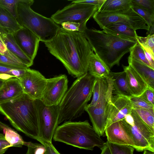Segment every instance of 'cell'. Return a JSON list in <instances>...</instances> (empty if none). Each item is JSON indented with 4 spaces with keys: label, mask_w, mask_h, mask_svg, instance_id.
<instances>
[{
    "label": "cell",
    "mask_w": 154,
    "mask_h": 154,
    "mask_svg": "<svg viewBox=\"0 0 154 154\" xmlns=\"http://www.w3.org/2000/svg\"><path fill=\"white\" fill-rule=\"evenodd\" d=\"M44 43L50 54L62 63L68 73L74 78L88 72L92 50L83 33L60 27L52 40Z\"/></svg>",
    "instance_id": "6da1fadb"
},
{
    "label": "cell",
    "mask_w": 154,
    "mask_h": 154,
    "mask_svg": "<svg viewBox=\"0 0 154 154\" xmlns=\"http://www.w3.org/2000/svg\"><path fill=\"white\" fill-rule=\"evenodd\" d=\"M83 33L92 50L110 69L119 65L122 57L137 43L136 39L115 35L103 30L87 28Z\"/></svg>",
    "instance_id": "7a4b0ae2"
},
{
    "label": "cell",
    "mask_w": 154,
    "mask_h": 154,
    "mask_svg": "<svg viewBox=\"0 0 154 154\" xmlns=\"http://www.w3.org/2000/svg\"><path fill=\"white\" fill-rule=\"evenodd\" d=\"M0 112L18 131L35 140L39 138L38 112L35 100L23 93L0 103Z\"/></svg>",
    "instance_id": "3957f363"
},
{
    "label": "cell",
    "mask_w": 154,
    "mask_h": 154,
    "mask_svg": "<svg viewBox=\"0 0 154 154\" xmlns=\"http://www.w3.org/2000/svg\"><path fill=\"white\" fill-rule=\"evenodd\" d=\"M95 79L88 72L73 82L59 105L58 125L73 120L84 113L93 94Z\"/></svg>",
    "instance_id": "277c9868"
},
{
    "label": "cell",
    "mask_w": 154,
    "mask_h": 154,
    "mask_svg": "<svg viewBox=\"0 0 154 154\" xmlns=\"http://www.w3.org/2000/svg\"><path fill=\"white\" fill-rule=\"evenodd\" d=\"M53 139L55 141L91 150L95 147L100 148L105 143L87 120L65 122L57 127Z\"/></svg>",
    "instance_id": "5b68a950"
},
{
    "label": "cell",
    "mask_w": 154,
    "mask_h": 154,
    "mask_svg": "<svg viewBox=\"0 0 154 154\" xmlns=\"http://www.w3.org/2000/svg\"><path fill=\"white\" fill-rule=\"evenodd\" d=\"M33 0H20L16 7V20L19 24L32 31L44 43L52 40L61 27L50 18L33 11L31 6Z\"/></svg>",
    "instance_id": "8992f818"
},
{
    "label": "cell",
    "mask_w": 154,
    "mask_h": 154,
    "mask_svg": "<svg viewBox=\"0 0 154 154\" xmlns=\"http://www.w3.org/2000/svg\"><path fill=\"white\" fill-rule=\"evenodd\" d=\"M106 79L107 80L109 84L108 88L106 92L94 105L87 106L85 109V111L89 116L93 128L100 137L104 136L113 95L111 80L109 76Z\"/></svg>",
    "instance_id": "52a82bcc"
},
{
    "label": "cell",
    "mask_w": 154,
    "mask_h": 154,
    "mask_svg": "<svg viewBox=\"0 0 154 154\" xmlns=\"http://www.w3.org/2000/svg\"><path fill=\"white\" fill-rule=\"evenodd\" d=\"M99 7L90 5L72 3L59 9L51 18L59 25L67 22L80 23L86 25L87 21L97 11Z\"/></svg>",
    "instance_id": "ba28073f"
},
{
    "label": "cell",
    "mask_w": 154,
    "mask_h": 154,
    "mask_svg": "<svg viewBox=\"0 0 154 154\" xmlns=\"http://www.w3.org/2000/svg\"><path fill=\"white\" fill-rule=\"evenodd\" d=\"M101 29L106 25L116 23L125 24L135 30H148L149 27L144 20L132 8L110 13H100L96 11L92 17Z\"/></svg>",
    "instance_id": "9c48e42d"
},
{
    "label": "cell",
    "mask_w": 154,
    "mask_h": 154,
    "mask_svg": "<svg viewBox=\"0 0 154 154\" xmlns=\"http://www.w3.org/2000/svg\"><path fill=\"white\" fill-rule=\"evenodd\" d=\"M131 114L133 119L128 122L122 120L132 135L136 148L139 152L144 150L154 152V131L142 120L133 109Z\"/></svg>",
    "instance_id": "30bf717a"
},
{
    "label": "cell",
    "mask_w": 154,
    "mask_h": 154,
    "mask_svg": "<svg viewBox=\"0 0 154 154\" xmlns=\"http://www.w3.org/2000/svg\"><path fill=\"white\" fill-rule=\"evenodd\" d=\"M35 102L38 115L39 138L52 143L58 125L59 105L47 106L40 100H35Z\"/></svg>",
    "instance_id": "8fae6325"
},
{
    "label": "cell",
    "mask_w": 154,
    "mask_h": 154,
    "mask_svg": "<svg viewBox=\"0 0 154 154\" xmlns=\"http://www.w3.org/2000/svg\"><path fill=\"white\" fill-rule=\"evenodd\" d=\"M68 82L65 74L47 79L41 100L47 106L58 105L68 90Z\"/></svg>",
    "instance_id": "7c38bea8"
},
{
    "label": "cell",
    "mask_w": 154,
    "mask_h": 154,
    "mask_svg": "<svg viewBox=\"0 0 154 154\" xmlns=\"http://www.w3.org/2000/svg\"><path fill=\"white\" fill-rule=\"evenodd\" d=\"M19 79L24 93L33 100H41L47 79L38 71L28 68Z\"/></svg>",
    "instance_id": "4fadbf2b"
},
{
    "label": "cell",
    "mask_w": 154,
    "mask_h": 154,
    "mask_svg": "<svg viewBox=\"0 0 154 154\" xmlns=\"http://www.w3.org/2000/svg\"><path fill=\"white\" fill-rule=\"evenodd\" d=\"M12 34L20 49L33 61L40 41L39 38L30 30L23 27Z\"/></svg>",
    "instance_id": "5bb4252c"
},
{
    "label": "cell",
    "mask_w": 154,
    "mask_h": 154,
    "mask_svg": "<svg viewBox=\"0 0 154 154\" xmlns=\"http://www.w3.org/2000/svg\"><path fill=\"white\" fill-rule=\"evenodd\" d=\"M105 134L107 141L117 144L136 147L130 131L122 121L113 122L106 128Z\"/></svg>",
    "instance_id": "9a60e30c"
},
{
    "label": "cell",
    "mask_w": 154,
    "mask_h": 154,
    "mask_svg": "<svg viewBox=\"0 0 154 154\" xmlns=\"http://www.w3.org/2000/svg\"><path fill=\"white\" fill-rule=\"evenodd\" d=\"M111 102L106 127L113 122L123 119L126 115L131 114L133 109L132 105L128 97L120 95H113Z\"/></svg>",
    "instance_id": "2e32d148"
},
{
    "label": "cell",
    "mask_w": 154,
    "mask_h": 154,
    "mask_svg": "<svg viewBox=\"0 0 154 154\" xmlns=\"http://www.w3.org/2000/svg\"><path fill=\"white\" fill-rule=\"evenodd\" d=\"M131 96H140L148 85L141 76L131 66L122 65Z\"/></svg>",
    "instance_id": "e0dca14e"
},
{
    "label": "cell",
    "mask_w": 154,
    "mask_h": 154,
    "mask_svg": "<svg viewBox=\"0 0 154 154\" xmlns=\"http://www.w3.org/2000/svg\"><path fill=\"white\" fill-rule=\"evenodd\" d=\"M0 41L8 50L21 61L29 67L32 66L33 61L28 57L20 49L12 34L0 27Z\"/></svg>",
    "instance_id": "ac0fdd59"
},
{
    "label": "cell",
    "mask_w": 154,
    "mask_h": 154,
    "mask_svg": "<svg viewBox=\"0 0 154 154\" xmlns=\"http://www.w3.org/2000/svg\"><path fill=\"white\" fill-rule=\"evenodd\" d=\"M23 93L19 79L9 78L5 80L0 89V103L16 98Z\"/></svg>",
    "instance_id": "d6986e66"
},
{
    "label": "cell",
    "mask_w": 154,
    "mask_h": 154,
    "mask_svg": "<svg viewBox=\"0 0 154 154\" xmlns=\"http://www.w3.org/2000/svg\"><path fill=\"white\" fill-rule=\"evenodd\" d=\"M110 69L96 54L91 52L88 66V72L95 79H106Z\"/></svg>",
    "instance_id": "ffe728a7"
},
{
    "label": "cell",
    "mask_w": 154,
    "mask_h": 154,
    "mask_svg": "<svg viewBox=\"0 0 154 154\" xmlns=\"http://www.w3.org/2000/svg\"><path fill=\"white\" fill-rule=\"evenodd\" d=\"M112 82V94L127 97L131 96L126 80L125 72H110L109 75Z\"/></svg>",
    "instance_id": "44dd1931"
},
{
    "label": "cell",
    "mask_w": 154,
    "mask_h": 154,
    "mask_svg": "<svg viewBox=\"0 0 154 154\" xmlns=\"http://www.w3.org/2000/svg\"><path fill=\"white\" fill-rule=\"evenodd\" d=\"M128 62L129 65L141 76L148 86L154 89V69L129 57Z\"/></svg>",
    "instance_id": "7402d4cb"
},
{
    "label": "cell",
    "mask_w": 154,
    "mask_h": 154,
    "mask_svg": "<svg viewBox=\"0 0 154 154\" xmlns=\"http://www.w3.org/2000/svg\"><path fill=\"white\" fill-rule=\"evenodd\" d=\"M102 29L111 34L129 38L136 39L137 35L136 30L127 25L121 23L108 25Z\"/></svg>",
    "instance_id": "603a6c76"
},
{
    "label": "cell",
    "mask_w": 154,
    "mask_h": 154,
    "mask_svg": "<svg viewBox=\"0 0 154 154\" xmlns=\"http://www.w3.org/2000/svg\"><path fill=\"white\" fill-rule=\"evenodd\" d=\"M131 0H105L97 11L110 13L122 11L131 7Z\"/></svg>",
    "instance_id": "cb8c5ba5"
},
{
    "label": "cell",
    "mask_w": 154,
    "mask_h": 154,
    "mask_svg": "<svg viewBox=\"0 0 154 154\" xmlns=\"http://www.w3.org/2000/svg\"><path fill=\"white\" fill-rule=\"evenodd\" d=\"M0 27L12 34L22 27L11 14L0 6Z\"/></svg>",
    "instance_id": "d4e9b609"
},
{
    "label": "cell",
    "mask_w": 154,
    "mask_h": 154,
    "mask_svg": "<svg viewBox=\"0 0 154 154\" xmlns=\"http://www.w3.org/2000/svg\"><path fill=\"white\" fill-rule=\"evenodd\" d=\"M109 87L106 79H95L93 89V97L91 103L87 106L94 105L107 91Z\"/></svg>",
    "instance_id": "484cf974"
},
{
    "label": "cell",
    "mask_w": 154,
    "mask_h": 154,
    "mask_svg": "<svg viewBox=\"0 0 154 154\" xmlns=\"http://www.w3.org/2000/svg\"><path fill=\"white\" fill-rule=\"evenodd\" d=\"M142 120L154 131V109H133Z\"/></svg>",
    "instance_id": "4316f807"
},
{
    "label": "cell",
    "mask_w": 154,
    "mask_h": 154,
    "mask_svg": "<svg viewBox=\"0 0 154 154\" xmlns=\"http://www.w3.org/2000/svg\"><path fill=\"white\" fill-rule=\"evenodd\" d=\"M5 134V137L10 144L11 147H21L25 145L26 142L24 141L22 137L11 128L7 129Z\"/></svg>",
    "instance_id": "83f0119b"
},
{
    "label": "cell",
    "mask_w": 154,
    "mask_h": 154,
    "mask_svg": "<svg viewBox=\"0 0 154 154\" xmlns=\"http://www.w3.org/2000/svg\"><path fill=\"white\" fill-rule=\"evenodd\" d=\"M132 2V8L142 18L148 27L154 24V12Z\"/></svg>",
    "instance_id": "f1b7e54d"
},
{
    "label": "cell",
    "mask_w": 154,
    "mask_h": 154,
    "mask_svg": "<svg viewBox=\"0 0 154 154\" xmlns=\"http://www.w3.org/2000/svg\"><path fill=\"white\" fill-rule=\"evenodd\" d=\"M137 43L147 52L154 56V35H148L146 37L136 36Z\"/></svg>",
    "instance_id": "f546056e"
},
{
    "label": "cell",
    "mask_w": 154,
    "mask_h": 154,
    "mask_svg": "<svg viewBox=\"0 0 154 154\" xmlns=\"http://www.w3.org/2000/svg\"><path fill=\"white\" fill-rule=\"evenodd\" d=\"M130 53L129 57L143 63L154 69L146 59L143 49L137 42L132 48Z\"/></svg>",
    "instance_id": "4dcf8cb0"
},
{
    "label": "cell",
    "mask_w": 154,
    "mask_h": 154,
    "mask_svg": "<svg viewBox=\"0 0 154 154\" xmlns=\"http://www.w3.org/2000/svg\"><path fill=\"white\" fill-rule=\"evenodd\" d=\"M111 154H133L134 148L127 145H121L106 142Z\"/></svg>",
    "instance_id": "1f68e13d"
},
{
    "label": "cell",
    "mask_w": 154,
    "mask_h": 154,
    "mask_svg": "<svg viewBox=\"0 0 154 154\" xmlns=\"http://www.w3.org/2000/svg\"><path fill=\"white\" fill-rule=\"evenodd\" d=\"M27 68H15L0 65V74L20 79L24 74Z\"/></svg>",
    "instance_id": "d6a6232c"
},
{
    "label": "cell",
    "mask_w": 154,
    "mask_h": 154,
    "mask_svg": "<svg viewBox=\"0 0 154 154\" xmlns=\"http://www.w3.org/2000/svg\"><path fill=\"white\" fill-rule=\"evenodd\" d=\"M0 65L19 69H26L29 67L27 65L22 62L15 61L1 54Z\"/></svg>",
    "instance_id": "836d02e7"
},
{
    "label": "cell",
    "mask_w": 154,
    "mask_h": 154,
    "mask_svg": "<svg viewBox=\"0 0 154 154\" xmlns=\"http://www.w3.org/2000/svg\"><path fill=\"white\" fill-rule=\"evenodd\" d=\"M133 106V109L135 108L154 109L152 106L140 97L131 96L128 97Z\"/></svg>",
    "instance_id": "e575fe53"
},
{
    "label": "cell",
    "mask_w": 154,
    "mask_h": 154,
    "mask_svg": "<svg viewBox=\"0 0 154 154\" xmlns=\"http://www.w3.org/2000/svg\"><path fill=\"white\" fill-rule=\"evenodd\" d=\"M60 25L61 27L65 30L78 31L82 33L87 28L86 25L74 22H65L62 23Z\"/></svg>",
    "instance_id": "d590c367"
},
{
    "label": "cell",
    "mask_w": 154,
    "mask_h": 154,
    "mask_svg": "<svg viewBox=\"0 0 154 154\" xmlns=\"http://www.w3.org/2000/svg\"><path fill=\"white\" fill-rule=\"evenodd\" d=\"M19 1L0 0V6L7 10L16 19V7Z\"/></svg>",
    "instance_id": "8d00e7d4"
},
{
    "label": "cell",
    "mask_w": 154,
    "mask_h": 154,
    "mask_svg": "<svg viewBox=\"0 0 154 154\" xmlns=\"http://www.w3.org/2000/svg\"><path fill=\"white\" fill-rule=\"evenodd\" d=\"M133 3L154 12V0H131Z\"/></svg>",
    "instance_id": "74e56055"
},
{
    "label": "cell",
    "mask_w": 154,
    "mask_h": 154,
    "mask_svg": "<svg viewBox=\"0 0 154 154\" xmlns=\"http://www.w3.org/2000/svg\"><path fill=\"white\" fill-rule=\"evenodd\" d=\"M154 88L148 86L140 97L154 106Z\"/></svg>",
    "instance_id": "f35d334b"
},
{
    "label": "cell",
    "mask_w": 154,
    "mask_h": 154,
    "mask_svg": "<svg viewBox=\"0 0 154 154\" xmlns=\"http://www.w3.org/2000/svg\"><path fill=\"white\" fill-rule=\"evenodd\" d=\"M36 140L39 142L45 147L46 151L45 154H61L55 148L52 143L38 138Z\"/></svg>",
    "instance_id": "ab89813d"
},
{
    "label": "cell",
    "mask_w": 154,
    "mask_h": 154,
    "mask_svg": "<svg viewBox=\"0 0 154 154\" xmlns=\"http://www.w3.org/2000/svg\"><path fill=\"white\" fill-rule=\"evenodd\" d=\"M0 54L6 56L15 61L22 62L19 59L15 56L0 41Z\"/></svg>",
    "instance_id": "60d3db41"
},
{
    "label": "cell",
    "mask_w": 154,
    "mask_h": 154,
    "mask_svg": "<svg viewBox=\"0 0 154 154\" xmlns=\"http://www.w3.org/2000/svg\"><path fill=\"white\" fill-rule=\"evenodd\" d=\"M10 147V144L6 140L5 135L0 133V154H3Z\"/></svg>",
    "instance_id": "b9f144b4"
},
{
    "label": "cell",
    "mask_w": 154,
    "mask_h": 154,
    "mask_svg": "<svg viewBox=\"0 0 154 154\" xmlns=\"http://www.w3.org/2000/svg\"><path fill=\"white\" fill-rule=\"evenodd\" d=\"M105 1V0H78L72 1L71 2L96 5L100 8Z\"/></svg>",
    "instance_id": "7bdbcfd3"
},
{
    "label": "cell",
    "mask_w": 154,
    "mask_h": 154,
    "mask_svg": "<svg viewBox=\"0 0 154 154\" xmlns=\"http://www.w3.org/2000/svg\"><path fill=\"white\" fill-rule=\"evenodd\" d=\"M146 59L154 68V56L144 50Z\"/></svg>",
    "instance_id": "ee69618b"
},
{
    "label": "cell",
    "mask_w": 154,
    "mask_h": 154,
    "mask_svg": "<svg viewBox=\"0 0 154 154\" xmlns=\"http://www.w3.org/2000/svg\"><path fill=\"white\" fill-rule=\"evenodd\" d=\"M101 150L100 154H111L109 148L106 142L104 145L100 148Z\"/></svg>",
    "instance_id": "f6af8a7d"
},
{
    "label": "cell",
    "mask_w": 154,
    "mask_h": 154,
    "mask_svg": "<svg viewBox=\"0 0 154 154\" xmlns=\"http://www.w3.org/2000/svg\"><path fill=\"white\" fill-rule=\"evenodd\" d=\"M11 77L9 76L0 74V89L2 86L4 81L6 79Z\"/></svg>",
    "instance_id": "bcb514c9"
},
{
    "label": "cell",
    "mask_w": 154,
    "mask_h": 154,
    "mask_svg": "<svg viewBox=\"0 0 154 154\" xmlns=\"http://www.w3.org/2000/svg\"><path fill=\"white\" fill-rule=\"evenodd\" d=\"M9 128L10 127L8 125L0 121V129L1 130H2L3 131L5 132V131Z\"/></svg>",
    "instance_id": "7dc6e473"
},
{
    "label": "cell",
    "mask_w": 154,
    "mask_h": 154,
    "mask_svg": "<svg viewBox=\"0 0 154 154\" xmlns=\"http://www.w3.org/2000/svg\"><path fill=\"white\" fill-rule=\"evenodd\" d=\"M147 33L148 35H154V24L149 27Z\"/></svg>",
    "instance_id": "c3c4849f"
},
{
    "label": "cell",
    "mask_w": 154,
    "mask_h": 154,
    "mask_svg": "<svg viewBox=\"0 0 154 154\" xmlns=\"http://www.w3.org/2000/svg\"><path fill=\"white\" fill-rule=\"evenodd\" d=\"M143 154H154V152L147 151L146 150H144Z\"/></svg>",
    "instance_id": "681fc988"
},
{
    "label": "cell",
    "mask_w": 154,
    "mask_h": 154,
    "mask_svg": "<svg viewBox=\"0 0 154 154\" xmlns=\"http://www.w3.org/2000/svg\"><path fill=\"white\" fill-rule=\"evenodd\" d=\"M26 153L27 154H33L32 151L29 147H28V149Z\"/></svg>",
    "instance_id": "f907efd6"
},
{
    "label": "cell",
    "mask_w": 154,
    "mask_h": 154,
    "mask_svg": "<svg viewBox=\"0 0 154 154\" xmlns=\"http://www.w3.org/2000/svg\"><path fill=\"white\" fill-rule=\"evenodd\" d=\"M26 154H27V153H26Z\"/></svg>",
    "instance_id": "816d5d0a"
}]
</instances>
